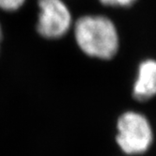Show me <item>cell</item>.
I'll return each instance as SVG.
<instances>
[{
  "mask_svg": "<svg viewBox=\"0 0 156 156\" xmlns=\"http://www.w3.org/2000/svg\"><path fill=\"white\" fill-rule=\"evenodd\" d=\"M79 49L93 58H113L119 48V37L112 20L104 15H84L73 26Z\"/></svg>",
  "mask_w": 156,
  "mask_h": 156,
  "instance_id": "obj_1",
  "label": "cell"
},
{
  "mask_svg": "<svg viewBox=\"0 0 156 156\" xmlns=\"http://www.w3.org/2000/svg\"><path fill=\"white\" fill-rule=\"evenodd\" d=\"M116 141L120 150L129 155L146 152L153 141V131L149 119L136 111L120 115L117 122Z\"/></svg>",
  "mask_w": 156,
  "mask_h": 156,
  "instance_id": "obj_2",
  "label": "cell"
},
{
  "mask_svg": "<svg viewBox=\"0 0 156 156\" xmlns=\"http://www.w3.org/2000/svg\"><path fill=\"white\" fill-rule=\"evenodd\" d=\"M38 8L36 29L42 38L58 40L72 29L73 15L63 0H38Z\"/></svg>",
  "mask_w": 156,
  "mask_h": 156,
  "instance_id": "obj_3",
  "label": "cell"
},
{
  "mask_svg": "<svg viewBox=\"0 0 156 156\" xmlns=\"http://www.w3.org/2000/svg\"><path fill=\"white\" fill-rule=\"evenodd\" d=\"M156 95V60L146 59L140 63L133 87V96L141 102Z\"/></svg>",
  "mask_w": 156,
  "mask_h": 156,
  "instance_id": "obj_4",
  "label": "cell"
},
{
  "mask_svg": "<svg viewBox=\"0 0 156 156\" xmlns=\"http://www.w3.org/2000/svg\"><path fill=\"white\" fill-rule=\"evenodd\" d=\"M27 0H0V9L4 12H17L23 7Z\"/></svg>",
  "mask_w": 156,
  "mask_h": 156,
  "instance_id": "obj_5",
  "label": "cell"
},
{
  "mask_svg": "<svg viewBox=\"0 0 156 156\" xmlns=\"http://www.w3.org/2000/svg\"><path fill=\"white\" fill-rule=\"evenodd\" d=\"M136 0H100L103 5L108 7H117V8H127L136 3Z\"/></svg>",
  "mask_w": 156,
  "mask_h": 156,
  "instance_id": "obj_6",
  "label": "cell"
},
{
  "mask_svg": "<svg viewBox=\"0 0 156 156\" xmlns=\"http://www.w3.org/2000/svg\"><path fill=\"white\" fill-rule=\"evenodd\" d=\"M3 39V29H2V26L0 24V43H1V41Z\"/></svg>",
  "mask_w": 156,
  "mask_h": 156,
  "instance_id": "obj_7",
  "label": "cell"
}]
</instances>
